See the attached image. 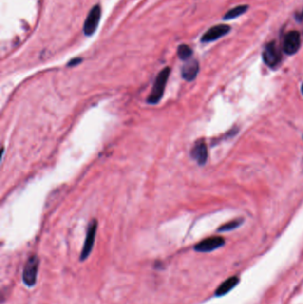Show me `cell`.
<instances>
[{"label":"cell","instance_id":"obj_17","mask_svg":"<svg viewBox=\"0 0 303 304\" xmlns=\"http://www.w3.org/2000/svg\"><path fill=\"white\" fill-rule=\"evenodd\" d=\"M302 92H303V86H302Z\"/></svg>","mask_w":303,"mask_h":304},{"label":"cell","instance_id":"obj_10","mask_svg":"<svg viewBox=\"0 0 303 304\" xmlns=\"http://www.w3.org/2000/svg\"><path fill=\"white\" fill-rule=\"evenodd\" d=\"M199 71V64L196 60H188L182 69V77L187 81L194 80Z\"/></svg>","mask_w":303,"mask_h":304},{"label":"cell","instance_id":"obj_9","mask_svg":"<svg viewBox=\"0 0 303 304\" xmlns=\"http://www.w3.org/2000/svg\"><path fill=\"white\" fill-rule=\"evenodd\" d=\"M191 156L198 165H205L208 160V153L207 144L204 141L197 142L194 148L192 149Z\"/></svg>","mask_w":303,"mask_h":304},{"label":"cell","instance_id":"obj_3","mask_svg":"<svg viewBox=\"0 0 303 304\" xmlns=\"http://www.w3.org/2000/svg\"><path fill=\"white\" fill-rule=\"evenodd\" d=\"M96 230H97V222L95 220H94L89 224L86 231V240L81 252L80 261H85L90 255L95 241Z\"/></svg>","mask_w":303,"mask_h":304},{"label":"cell","instance_id":"obj_2","mask_svg":"<svg viewBox=\"0 0 303 304\" xmlns=\"http://www.w3.org/2000/svg\"><path fill=\"white\" fill-rule=\"evenodd\" d=\"M39 268V259L37 255H31L26 262L22 271V281L27 286L32 287L35 285L38 279Z\"/></svg>","mask_w":303,"mask_h":304},{"label":"cell","instance_id":"obj_6","mask_svg":"<svg viewBox=\"0 0 303 304\" xmlns=\"http://www.w3.org/2000/svg\"><path fill=\"white\" fill-rule=\"evenodd\" d=\"M301 47V35L298 31H290L285 35L283 49L287 55H294Z\"/></svg>","mask_w":303,"mask_h":304},{"label":"cell","instance_id":"obj_12","mask_svg":"<svg viewBox=\"0 0 303 304\" xmlns=\"http://www.w3.org/2000/svg\"><path fill=\"white\" fill-rule=\"evenodd\" d=\"M248 10V5H238L231 10L227 12V14L224 16V20H231L234 18H237L238 16H242Z\"/></svg>","mask_w":303,"mask_h":304},{"label":"cell","instance_id":"obj_15","mask_svg":"<svg viewBox=\"0 0 303 304\" xmlns=\"http://www.w3.org/2000/svg\"><path fill=\"white\" fill-rule=\"evenodd\" d=\"M81 61V59L79 58H76V59H73L71 60L69 63H68V66H75L76 64H78Z\"/></svg>","mask_w":303,"mask_h":304},{"label":"cell","instance_id":"obj_5","mask_svg":"<svg viewBox=\"0 0 303 304\" xmlns=\"http://www.w3.org/2000/svg\"><path fill=\"white\" fill-rule=\"evenodd\" d=\"M263 61L269 67H275L278 65L281 61L280 51L276 45V42H270L268 44L263 54Z\"/></svg>","mask_w":303,"mask_h":304},{"label":"cell","instance_id":"obj_16","mask_svg":"<svg viewBox=\"0 0 303 304\" xmlns=\"http://www.w3.org/2000/svg\"><path fill=\"white\" fill-rule=\"evenodd\" d=\"M296 19L298 20H303V11H302L301 13H299L298 15H296Z\"/></svg>","mask_w":303,"mask_h":304},{"label":"cell","instance_id":"obj_13","mask_svg":"<svg viewBox=\"0 0 303 304\" xmlns=\"http://www.w3.org/2000/svg\"><path fill=\"white\" fill-rule=\"evenodd\" d=\"M192 54H193V51L187 45H181V46L178 47L177 55L179 56V58L182 59V60L187 61L191 57Z\"/></svg>","mask_w":303,"mask_h":304},{"label":"cell","instance_id":"obj_11","mask_svg":"<svg viewBox=\"0 0 303 304\" xmlns=\"http://www.w3.org/2000/svg\"><path fill=\"white\" fill-rule=\"evenodd\" d=\"M238 281H239V279L237 277H232L230 279H227L225 282H223V284L218 287L215 295L216 296H223L224 294H227L231 289L234 288L238 285Z\"/></svg>","mask_w":303,"mask_h":304},{"label":"cell","instance_id":"obj_7","mask_svg":"<svg viewBox=\"0 0 303 304\" xmlns=\"http://www.w3.org/2000/svg\"><path fill=\"white\" fill-rule=\"evenodd\" d=\"M225 243V240L221 237H212L207 239H204L201 242L195 246V250L200 253H208L215 249L223 247Z\"/></svg>","mask_w":303,"mask_h":304},{"label":"cell","instance_id":"obj_4","mask_svg":"<svg viewBox=\"0 0 303 304\" xmlns=\"http://www.w3.org/2000/svg\"><path fill=\"white\" fill-rule=\"evenodd\" d=\"M101 16V6L99 5H95L89 12L84 23V33L86 36H91L95 33L99 24Z\"/></svg>","mask_w":303,"mask_h":304},{"label":"cell","instance_id":"obj_8","mask_svg":"<svg viewBox=\"0 0 303 304\" xmlns=\"http://www.w3.org/2000/svg\"><path fill=\"white\" fill-rule=\"evenodd\" d=\"M231 30V28L228 25L225 24H219V25L213 26L211 29H209L201 38V41L204 43L207 42H212L221 38L223 36L227 34Z\"/></svg>","mask_w":303,"mask_h":304},{"label":"cell","instance_id":"obj_1","mask_svg":"<svg viewBox=\"0 0 303 304\" xmlns=\"http://www.w3.org/2000/svg\"><path fill=\"white\" fill-rule=\"evenodd\" d=\"M170 75V68L163 69L159 74L157 75V78L152 87V92L147 99V102L151 104L158 103L164 95V92L167 86V80Z\"/></svg>","mask_w":303,"mask_h":304},{"label":"cell","instance_id":"obj_14","mask_svg":"<svg viewBox=\"0 0 303 304\" xmlns=\"http://www.w3.org/2000/svg\"><path fill=\"white\" fill-rule=\"evenodd\" d=\"M241 221L240 220H236V221H232L230 223H227L225 225H223L221 228H219V231H227V230H231L234 228H238V226L241 224Z\"/></svg>","mask_w":303,"mask_h":304}]
</instances>
